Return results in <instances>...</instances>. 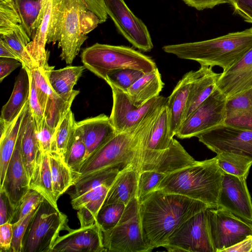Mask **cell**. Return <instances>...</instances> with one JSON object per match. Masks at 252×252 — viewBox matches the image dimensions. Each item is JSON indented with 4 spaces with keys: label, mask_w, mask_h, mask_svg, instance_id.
Listing matches in <instances>:
<instances>
[{
    "label": "cell",
    "mask_w": 252,
    "mask_h": 252,
    "mask_svg": "<svg viewBox=\"0 0 252 252\" xmlns=\"http://www.w3.org/2000/svg\"><path fill=\"white\" fill-rule=\"evenodd\" d=\"M209 206L178 194L156 189L139 203L143 236L151 250L163 247L185 221Z\"/></svg>",
    "instance_id": "6da1fadb"
},
{
    "label": "cell",
    "mask_w": 252,
    "mask_h": 252,
    "mask_svg": "<svg viewBox=\"0 0 252 252\" xmlns=\"http://www.w3.org/2000/svg\"><path fill=\"white\" fill-rule=\"evenodd\" d=\"M99 24L84 0H53L47 43L58 42L60 57L71 64L78 54L87 34Z\"/></svg>",
    "instance_id": "7a4b0ae2"
},
{
    "label": "cell",
    "mask_w": 252,
    "mask_h": 252,
    "mask_svg": "<svg viewBox=\"0 0 252 252\" xmlns=\"http://www.w3.org/2000/svg\"><path fill=\"white\" fill-rule=\"evenodd\" d=\"M161 107L130 129L117 132L89 157L73 176V185L79 179L102 170L113 167L123 169L129 165H136Z\"/></svg>",
    "instance_id": "3957f363"
},
{
    "label": "cell",
    "mask_w": 252,
    "mask_h": 252,
    "mask_svg": "<svg viewBox=\"0 0 252 252\" xmlns=\"http://www.w3.org/2000/svg\"><path fill=\"white\" fill-rule=\"evenodd\" d=\"M252 48V27L211 39L165 45L164 52L225 71Z\"/></svg>",
    "instance_id": "277c9868"
},
{
    "label": "cell",
    "mask_w": 252,
    "mask_h": 252,
    "mask_svg": "<svg viewBox=\"0 0 252 252\" xmlns=\"http://www.w3.org/2000/svg\"><path fill=\"white\" fill-rule=\"evenodd\" d=\"M223 171L215 158L166 175L156 189L184 195L217 208Z\"/></svg>",
    "instance_id": "5b68a950"
},
{
    "label": "cell",
    "mask_w": 252,
    "mask_h": 252,
    "mask_svg": "<svg viewBox=\"0 0 252 252\" xmlns=\"http://www.w3.org/2000/svg\"><path fill=\"white\" fill-rule=\"evenodd\" d=\"M81 59L86 68L105 81L112 70L130 68L146 73L157 67L150 57L123 45L96 43L84 49Z\"/></svg>",
    "instance_id": "8992f818"
},
{
    "label": "cell",
    "mask_w": 252,
    "mask_h": 252,
    "mask_svg": "<svg viewBox=\"0 0 252 252\" xmlns=\"http://www.w3.org/2000/svg\"><path fill=\"white\" fill-rule=\"evenodd\" d=\"M67 216L45 199L32 218L23 241V252H51L60 232L66 230Z\"/></svg>",
    "instance_id": "52a82bcc"
},
{
    "label": "cell",
    "mask_w": 252,
    "mask_h": 252,
    "mask_svg": "<svg viewBox=\"0 0 252 252\" xmlns=\"http://www.w3.org/2000/svg\"><path fill=\"white\" fill-rule=\"evenodd\" d=\"M106 252H148L152 250L145 243L139 214V202L133 198L126 206L119 222L112 229L102 231Z\"/></svg>",
    "instance_id": "ba28073f"
},
{
    "label": "cell",
    "mask_w": 252,
    "mask_h": 252,
    "mask_svg": "<svg viewBox=\"0 0 252 252\" xmlns=\"http://www.w3.org/2000/svg\"><path fill=\"white\" fill-rule=\"evenodd\" d=\"M207 209L185 221L169 236L163 247L168 252H215Z\"/></svg>",
    "instance_id": "9c48e42d"
},
{
    "label": "cell",
    "mask_w": 252,
    "mask_h": 252,
    "mask_svg": "<svg viewBox=\"0 0 252 252\" xmlns=\"http://www.w3.org/2000/svg\"><path fill=\"white\" fill-rule=\"evenodd\" d=\"M215 252H223L252 235V224L221 208L207 209Z\"/></svg>",
    "instance_id": "30bf717a"
},
{
    "label": "cell",
    "mask_w": 252,
    "mask_h": 252,
    "mask_svg": "<svg viewBox=\"0 0 252 252\" xmlns=\"http://www.w3.org/2000/svg\"><path fill=\"white\" fill-rule=\"evenodd\" d=\"M226 99L217 88L182 123L175 136L180 139L190 138L223 124Z\"/></svg>",
    "instance_id": "8fae6325"
},
{
    "label": "cell",
    "mask_w": 252,
    "mask_h": 252,
    "mask_svg": "<svg viewBox=\"0 0 252 252\" xmlns=\"http://www.w3.org/2000/svg\"><path fill=\"white\" fill-rule=\"evenodd\" d=\"M108 16L118 32L133 47L150 52L154 45L147 26L130 10L124 0H104Z\"/></svg>",
    "instance_id": "7c38bea8"
},
{
    "label": "cell",
    "mask_w": 252,
    "mask_h": 252,
    "mask_svg": "<svg viewBox=\"0 0 252 252\" xmlns=\"http://www.w3.org/2000/svg\"><path fill=\"white\" fill-rule=\"evenodd\" d=\"M196 137L216 154L228 153L252 160V129L239 128L223 124Z\"/></svg>",
    "instance_id": "4fadbf2b"
},
{
    "label": "cell",
    "mask_w": 252,
    "mask_h": 252,
    "mask_svg": "<svg viewBox=\"0 0 252 252\" xmlns=\"http://www.w3.org/2000/svg\"><path fill=\"white\" fill-rule=\"evenodd\" d=\"M113 106L109 117L117 132L130 129L159 107L165 104L167 97L159 95L144 105L137 107L129 100L126 93L112 84Z\"/></svg>",
    "instance_id": "5bb4252c"
},
{
    "label": "cell",
    "mask_w": 252,
    "mask_h": 252,
    "mask_svg": "<svg viewBox=\"0 0 252 252\" xmlns=\"http://www.w3.org/2000/svg\"><path fill=\"white\" fill-rule=\"evenodd\" d=\"M196 162L181 144L173 138L170 146L165 150H141L135 166L139 172L153 170L167 175Z\"/></svg>",
    "instance_id": "9a60e30c"
},
{
    "label": "cell",
    "mask_w": 252,
    "mask_h": 252,
    "mask_svg": "<svg viewBox=\"0 0 252 252\" xmlns=\"http://www.w3.org/2000/svg\"><path fill=\"white\" fill-rule=\"evenodd\" d=\"M246 178L223 172L217 208L252 224V202Z\"/></svg>",
    "instance_id": "2e32d148"
},
{
    "label": "cell",
    "mask_w": 252,
    "mask_h": 252,
    "mask_svg": "<svg viewBox=\"0 0 252 252\" xmlns=\"http://www.w3.org/2000/svg\"><path fill=\"white\" fill-rule=\"evenodd\" d=\"M25 123L24 113L16 145L4 180L0 187V189L5 192L14 210L30 189V179L23 161L21 151V138Z\"/></svg>",
    "instance_id": "e0dca14e"
},
{
    "label": "cell",
    "mask_w": 252,
    "mask_h": 252,
    "mask_svg": "<svg viewBox=\"0 0 252 252\" xmlns=\"http://www.w3.org/2000/svg\"><path fill=\"white\" fill-rule=\"evenodd\" d=\"M31 73L44 118L48 126L55 131L59 122L71 109L72 102L63 99L53 90L44 69L35 67Z\"/></svg>",
    "instance_id": "ac0fdd59"
},
{
    "label": "cell",
    "mask_w": 252,
    "mask_h": 252,
    "mask_svg": "<svg viewBox=\"0 0 252 252\" xmlns=\"http://www.w3.org/2000/svg\"><path fill=\"white\" fill-rule=\"evenodd\" d=\"M68 233L59 237L52 248L53 252H103L102 231L96 223L77 229L66 228Z\"/></svg>",
    "instance_id": "d6986e66"
},
{
    "label": "cell",
    "mask_w": 252,
    "mask_h": 252,
    "mask_svg": "<svg viewBox=\"0 0 252 252\" xmlns=\"http://www.w3.org/2000/svg\"><path fill=\"white\" fill-rule=\"evenodd\" d=\"M217 87L226 97L252 88V48L220 73Z\"/></svg>",
    "instance_id": "ffe728a7"
},
{
    "label": "cell",
    "mask_w": 252,
    "mask_h": 252,
    "mask_svg": "<svg viewBox=\"0 0 252 252\" xmlns=\"http://www.w3.org/2000/svg\"><path fill=\"white\" fill-rule=\"evenodd\" d=\"M76 127L80 131L86 147L84 161L117 133L109 117L104 114L78 122Z\"/></svg>",
    "instance_id": "44dd1931"
},
{
    "label": "cell",
    "mask_w": 252,
    "mask_h": 252,
    "mask_svg": "<svg viewBox=\"0 0 252 252\" xmlns=\"http://www.w3.org/2000/svg\"><path fill=\"white\" fill-rule=\"evenodd\" d=\"M195 75L196 71L186 73L167 97L166 105L170 114L171 134L173 137L184 122L191 85Z\"/></svg>",
    "instance_id": "7402d4cb"
},
{
    "label": "cell",
    "mask_w": 252,
    "mask_h": 252,
    "mask_svg": "<svg viewBox=\"0 0 252 252\" xmlns=\"http://www.w3.org/2000/svg\"><path fill=\"white\" fill-rule=\"evenodd\" d=\"M224 124L252 129V88L227 97Z\"/></svg>",
    "instance_id": "603a6c76"
},
{
    "label": "cell",
    "mask_w": 252,
    "mask_h": 252,
    "mask_svg": "<svg viewBox=\"0 0 252 252\" xmlns=\"http://www.w3.org/2000/svg\"><path fill=\"white\" fill-rule=\"evenodd\" d=\"M220 75V73L215 72L212 67L205 65H200V68L196 71L190 89L184 122L217 89V83Z\"/></svg>",
    "instance_id": "cb8c5ba5"
},
{
    "label": "cell",
    "mask_w": 252,
    "mask_h": 252,
    "mask_svg": "<svg viewBox=\"0 0 252 252\" xmlns=\"http://www.w3.org/2000/svg\"><path fill=\"white\" fill-rule=\"evenodd\" d=\"M139 174V172L133 164L121 170L109 188L103 205L121 203L126 206L137 197Z\"/></svg>",
    "instance_id": "d4e9b609"
},
{
    "label": "cell",
    "mask_w": 252,
    "mask_h": 252,
    "mask_svg": "<svg viewBox=\"0 0 252 252\" xmlns=\"http://www.w3.org/2000/svg\"><path fill=\"white\" fill-rule=\"evenodd\" d=\"M111 187L102 185L71 199L73 208L77 210L80 227H87L95 222L98 211L103 204Z\"/></svg>",
    "instance_id": "484cf974"
},
{
    "label": "cell",
    "mask_w": 252,
    "mask_h": 252,
    "mask_svg": "<svg viewBox=\"0 0 252 252\" xmlns=\"http://www.w3.org/2000/svg\"><path fill=\"white\" fill-rule=\"evenodd\" d=\"M50 66L45 70L49 84L53 90L65 100L73 102L79 91L73 89L86 68L83 66H67L55 70Z\"/></svg>",
    "instance_id": "4316f807"
},
{
    "label": "cell",
    "mask_w": 252,
    "mask_h": 252,
    "mask_svg": "<svg viewBox=\"0 0 252 252\" xmlns=\"http://www.w3.org/2000/svg\"><path fill=\"white\" fill-rule=\"evenodd\" d=\"M30 92L29 76L26 68L22 66L16 78L11 96L1 109L0 122L7 125L17 117L28 101Z\"/></svg>",
    "instance_id": "83f0119b"
},
{
    "label": "cell",
    "mask_w": 252,
    "mask_h": 252,
    "mask_svg": "<svg viewBox=\"0 0 252 252\" xmlns=\"http://www.w3.org/2000/svg\"><path fill=\"white\" fill-rule=\"evenodd\" d=\"M164 83L158 67L145 73L126 92L130 101L140 107L159 96Z\"/></svg>",
    "instance_id": "f1b7e54d"
},
{
    "label": "cell",
    "mask_w": 252,
    "mask_h": 252,
    "mask_svg": "<svg viewBox=\"0 0 252 252\" xmlns=\"http://www.w3.org/2000/svg\"><path fill=\"white\" fill-rule=\"evenodd\" d=\"M53 0H45L42 21L27 46V51L36 67L48 69L49 53L45 49L52 9Z\"/></svg>",
    "instance_id": "f546056e"
},
{
    "label": "cell",
    "mask_w": 252,
    "mask_h": 252,
    "mask_svg": "<svg viewBox=\"0 0 252 252\" xmlns=\"http://www.w3.org/2000/svg\"><path fill=\"white\" fill-rule=\"evenodd\" d=\"M25 116V123L21 138V151L23 161L30 180L37 159L41 151L37 137L35 122L30 108L29 101L27 102Z\"/></svg>",
    "instance_id": "4dcf8cb0"
},
{
    "label": "cell",
    "mask_w": 252,
    "mask_h": 252,
    "mask_svg": "<svg viewBox=\"0 0 252 252\" xmlns=\"http://www.w3.org/2000/svg\"><path fill=\"white\" fill-rule=\"evenodd\" d=\"M27 102L17 117L10 123L6 125L0 122V186L4 180L8 163L16 145L20 127L27 107Z\"/></svg>",
    "instance_id": "1f68e13d"
},
{
    "label": "cell",
    "mask_w": 252,
    "mask_h": 252,
    "mask_svg": "<svg viewBox=\"0 0 252 252\" xmlns=\"http://www.w3.org/2000/svg\"><path fill=\"white\" fill-rule=\"evenodd\" d=\"M30 189L40 193L55 208L57 206L53 189L48 153L41 152L37 159L34 172L30 180Z\"/></svg>",
    "instance_id": "d6a6232c"
},
{
    "label": "cell",
    "mask_w": 252,
    "mask_h": 252,
    "mask_svg": "<svg viewBox=\"0 0 252 252\" xmlns=\"http://www.w3.org/2000/svg\"><path fill=\"white\" fill-rule=\"evenodd\" d=\"M173 137L171 134L170 114L166 103L159 111L149 136L141 150L160 151L170 146Z\"/></svg>",
    "instance_id": "836d02e7"
},
{
    "label": "cell",
    "mask_w": 252,
    "mask_h": 252,
    "mask_svg": "<svg viewBox=\"0 0 252 252\" xmlns=\"http://www.w3.org/2000/svg\"><path fill=\"white\" fill-rule=\"evenodd\" d=\"M45 0H13L21 25L31 40L40 24Z\"/></svg>",
    "instance_id": "e575fe53"
},
{
    "label": "cell",
    "mask_w": 252,
    "mask_h": 252,
    "mask_svg": "<svg viewBox=\"0 0 252 252\" xmlns=\"http://www.w3.org/2000/svg\"><path fill=\"white\" fill-rule=\"evenodd\" d=\"M122 170L119 167L110 168L84 177L74 183L68 194L73 199L100 186L111 187Z\"/></svg>",
    "instance_id": "d590c367"
},
{
    "label": "cell",
    "mask_w": 252,
    "mask_h": 252,
    "mask_svg": "<svg viewBox=\"0 0 252 252\" xmlns=\"http://www.w3.org/2000/svg\"><path fill=\"white\" fill-rule=\"evenodd\" d=\"M53 189L57 200L73 185L72 172L64 159L57 153H48Z\"/></svg>",
    "instance_id": "8d00e7d4"
},
{
    "label": "cell",
    "mask_w": 252,
    "mask_h": 252,
    "mask_svg": "<svg viewBox=\"0 0 252 252\" xmlns=\"http://www.w3.org/2000/svg\"><path fill=\"white\" fill-rule=\"evenodd\" d=\"M0 35L18 55L23 67L30 71L36 67L27 49L31 40L21 24Z\"/></svg>",
    "instance_id": "74e56055"
},
{
    "label": "cell",
    "mask_w": 252,
    "mask_h": 252,
    "mask_svg": "<svg viewBox=\"0 0 252 252\" xmlns=\"http://www.w3.org/2000/svg\"><path fill=\"white\" fill-rule=\"evenodd\" d=\"M76 123L70 109L55 128L51 152L57 153L64 158L67 147L75 133Z\"/></svg>",
    "instance_id": "f35d334b"
},
{
    "label": "cell",
    "mask_w": 252,
    "mask_h": 252,
    "mask_svg": "<svg viewBox=\"0 0 252 252\" xmlns=\"http://www.w3.org/2000/svg\"><path fill=\"white\" fill-rule=\"evenodd\" d=\"M219 167L225 173L247 178L252 160L246 157L228 153L217 154L215 157Z\"/></svg>",
    "instance_id": "ab89813d"
},
{
    "label": "cell",
    "mask_w": 252,
    "mask_h": 252,
    "mask_svg": "<svg viewBox=\"0 0 252 252\" xmlns=\"http://www.w3.org/2000/svg\"><path fill=\"white\" fill-rule=\"evenodd\" d=\"M86 152V147L82 134L76 127L63 158L72 172V177L78 172L84 161Z\"/></svg>",
    "instance_id": "60d3db41"
},
{
    "label": "cell",
    "mask_w": 252,
    "mask_h": 252,
    "mask_svg": "<svg viewBox=\"0 0 252 252\" xmlns=\"http://www.w3.org/2000/svg\"><path fill=\"white\" fill-rule=\"evenodd\" d=\"M145 73L130 68H122L112 70L106 75L105 81L117 88L126 92Z\"/></svg>",
    "instance_id": "b9f144b4"
},
{
    "label": "cell",
    "mask_w": 252,
    "mask_h": 252,
    "mask_svg": "<svg viewBox=\"0 0 252 252\" xmlns=\"http://www.w3.org/2000/svg\"><path fill=\"white\" fill-rule=\"evenodd\" d=\"M121 203H112L103 205L97 214L95 223L102 231L112 229L119 222L126 208Z\"/></svg>",
    "instance_id": "7bdbcfd3"
},
{
    "label": "cell",
    "mask_w": 252,
    "mask_h": 252,
    "mask_svg": "<svg viewBox=\"0 0 252 252\" xmlns=\"http://www.w3.org/2000/svg\"><path fill=\"white\" fill-rule=\"evenodd\" d=\"M166 174L153 170L139 172L137 197L139 203L155 190Z\"/></svg>",
    "instance_id": "ee69618b"
},
{
    "label": "cell",
    "mask_w": 252,
    "mask_h": 252,
    "mask_svg": "<svg viewBox=\"0 0 252 252\" xmlns=\"http://www.w3.org/2000/svg\"><path fill=\"white\" fill-rule=\"evenodd\" d=\"M44 200V197L40 193L35 190L30 189L15 209L11 223L16 222L30 214Z\"/></svg>",
    "instance_id": "f6af8a7d"
},
{
    "label": "cell",
    "mask_w": 252,
    "mask_h": 252,
    "mask_svg": "<svg viewBox=\"0 0 252 252\" xmlns=\"http://www.w3.org/2000/svg\"><path fill=\"white\" fill-rule=\"evenodd\" d=\"M18 24H21V21L13 0L0 1V34Z\"/></svg>",
    "instance_id": "bcb514c9"
},
{
    "label": "cell",
    "mask_w": 252,
    "mask_h": 252,
    "mask_svg": "<svg viewBox=\"0 0 252 252\" xmlns=\"http://www.w3.org/2000/svg\"><path fill=\"white\" fill-rule=\"evenodd\" d=\"M37 209V208H36ZM36 209L16 222L12 224L13 237L11 252H23V241L29 224Z\"/></svg>",
    "instance_id": "7dc6e473"
},
{
    "label": "cell",
    "mask_w": 252,
    "mask_h": 252,
    "mask_svg": "<svg viewBox=\"0 0 252 252\" xmlns=\"http://www.w3.org/2000/svg\"><path fill=\"white\" fill-rule=\"evenodd\" d=\"M27 70L29 76L30 81V96L28 100L29 106L35 121L36 128H37L40 126L44 118L43 111L37 96L35 83L32 75L31 71L27 69Z\"/></svg>",
    "instance_id": "c3c4849f"
},
{
    "label": "cell",
    "mask_w": 252,
    "mask_h": 252,
    "mask_svg": "<svg viewBox=\"0 0 252 252\" xmlns=\"http://www.w3.org/2000/svg\"><path fill=\"white\" fill-rule=\"evenodd\" d=\"M36 129L37 137L41 151L45 153H50L52 138L55 131L48 126L44 118L40 126Z\"/></svg>",
    "instance_id": "681fc988"
},
{
    "label": "cell",
    "mask_w": 252,
    "mask_h": 252,
    "mask_svg": "<svg viewBox=\"0 0 252 252\" xmlns=\"http://www.w3.org/2000/svg\"><path fill=\"white\" fill-rule=\"evenodd\" d=\"M14 211L5 192L0 189V225L11 223Z\"/></svg>",
    "instance_id": "f907efd6"
},
{
    "label": "cell",
    "mask_w": 252,
    "mask_h": 252,
    "mask_svg": "<svg viewBox=\"0 0 252 252\" xmlns=\"http://www.w3.org/2000/svg\"><path fill=\"white\" fill-rule=\"evenodd\" d=\"M229 3L236 13L247 22L252 23V0H230Z\"/></svg>",
    "instance_id": "816d5d0a"
},
{
    "label": "cell",
    "mask_w": 252,
    "mask_h": 252,
    "mask_svg": "<svg viewBox=\"0 0 252 252\" xmlns=\"http://www.w3.org/2000/svg\"><path fill=\"white\" fill-rule=\"evenodd\" d=\"M13 237L12 224L7 222L0 225V252H11Z\"/></svg>",
    "instance_id": "f5cc1de1"
},
{
    "label": "cell",
    "mask_w": 252,
    "mask_h": 252,
    "mask_svg": "<svg viewBox=\"0 0 252 252\" xmlns=\"http://www.w3.org/2000/svg\"><path fill=\"white\" fill-rule=\"evenodd\" d=\"M89 10L99 19V24L104 23L108 18L104 0H84Z\"/></svg>",
    "instance_id": "db71d44e"
},
{
    "label": "cell",
    "mask_w": 252,
    "mask_h": 252,
    "mask_svg": "<svg viewBox=\"0 0 252 252\" xmlns=\"http://www.w3.org/2000/svg\"><path fill=\"white\" fill-rule=\"evenodd\" d=\"M189 6L197 10L213 8L217 5L228 3L230 0H182Z\"/></svg>",
    "instance_id": "11a10c76"
},
{
    "label": "cell",
    "mask_w": 252,
    "mask_h": 252,
    "mask_svg": "<svg viewBox=\"0 0 252 252\" xmlns=\"http://www.w3.org/2000/svg\"><path fill=\"white\" fill-rule=\"evenodd\" d=\"M22 65V63L16 59L0 58V81L1 82L14 70Z\"/></svg>",
    "instance_id": "9f6ffc18"
},
{
    "label": "cell",
    "mask_w": 252,
    "mask_h": 252,
    "mask_svg": "<svg viewBox=\"0 0 252 252\" xmlns=\"http://www.w3.org/2000/svg\"><path fill=\"white\" fill-rule=\"evenodd\" d=\"M252 252V235L238 244L223 251V252Z\"/></svg>",
    "instance_id": "6f0895ef"
},
{
    "label": "cell",
    "mask_w": 252,
    "mask_h": 252,
    "mask_svg": "<svg viewBox=\"0 0 252 252\" xmlns=\"http://www.w3.org/2000/svg\"><path fill=\"white\" fill-rule=\"evenodd\" d=\"M0 58L14 59L20 61L19 57L11 46L1 38H0Z\"/></svg>",
    "instance_id": "680465c9"
},
{
    "label": "cell",
    "mask_w": 252,
    "mask_h": 252,
    "mask_svg": "<svg viewBox=\"0 0 252 252\" xmlns=\"http://www.w3.org/2000/svg\"><path fill=\"white\" fill-rule=\"evenodd\" d=\"M2 0H0V1H2Z\"/></svg>",
    "instance_id": "91938a15"
}]
</instances>
